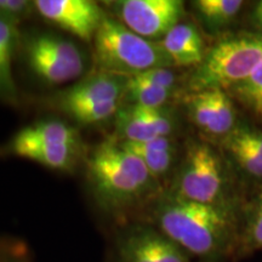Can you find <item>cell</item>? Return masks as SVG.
<instances>
[{
	"mask_svg": "<svg viewBox=\"0 0 262 262\" xmlns=\"http://www.w3.org/2000/svg\"><path fill=\"white\" fill-rule=\"evenodd\" d=\"M152 219L155 227L186 253L205 260L227 254L238 234L237 215L228 203L203 204L166 193L156 199Z\"/></svg>",
	"mask_w": 262,
	"mask_h": 262,
	"instance_id": "6da1fadb",
	"label": "cell"
},
{
	"mask_svg": "<svg viewBox=\"0 0 262 262\" xmlns=\"http://www.w3.org/2000/svg\"><path fill=\"white\" fill-rule=\"evenodd\" d=\"M86 176L95 201L112 215L125 214L160 195L159 182L118 139L104 140L91 150Z\"/></svg>",
	"mask_w": 262,
	"mask_h": 262,
	"instance_id": "7a4b0ae2",
	"label": "cell"
},
{
	"mask_svg": "<svg viewBox=\"0 0 262 262\" xmlns=\"http://www.w3.org/2000/svg\"><path fill=\"white\" fill-rule=\"evenodd\" d=\"M93 41L97 71L133 77L153 68L172 66L160 41L140 37L107 15Z\"/></svg>",
	"mask_w": 262,
	"mask_h": 262,
	"instance_id": "3957f363",
	"label": "cell"
},
{
	"mask_svg": "<svg viewBox=\"0 0 262 262\" xmlns=\"http://www.w3.org/2000/svg\"><path fill=\"white\" fill-rule=\"evenodd\" d=\"M262 66V33L225 39L206 52L189 79L194 91L231 89Z\"/></svg>",
	"mask_w": 262,
	"mask_h": 262,
	"instance_id": "277c9868",
	"label": "cell"
},
{
	"mask_svg": "<svg viewBox=\"0 0 262 262\" xmlns=\"http://www.w3.org/2000/svg\"><path fill=\"white\" fill-rule=\"evenodd\" d=\"M226 173L221 157L209 143L191 141L176 173L173 195L203 204H221L225 199Z\"/></svg>",
	"mask_w": 262,
	"mask_h": 262,
	"instance_id": "5b68a950",
	"label": "cell"
},
{
	"mask_svg": "<svg viewBox=\"0 0 262 262\" xmlns=\"http://www.w3.org/2000/svg\"><path fill=\"white\" fill-rule=\"evenodd\" d=\"M26 57L33 73L49 85L77 79L85 68L83 52L78 45L48 33L31 38L26 47Z\"/></svg>",
	"mask_w": 262,
	"mask_h": 262,
	"instance_id": "8992f818",
	"label": "cell"
},
{
	"mask_svg": "<svg viewBox=\"0 0 262 262\" xmlns=\"http://www.w3.org/2000/svg\"><path fill=\"white\" fill-rule=\"evenodd\" d=\"M111 6L118 21L153 41L165 37L185 15L180 0H119L111 3Z\"/></svg>",
	"mask_w": 262,
	"mask_h": 262,
	"instance_id": "52a82bcc",
	"label": "cell"
},
{
	"mask_svg": "<svg viewBox=\"0 0 262 262\" xmlns=\"http://www.w3.org/2000/svg\"><path fill=\"white\" fill-rule=\"evenodd\" d=\"M119 262H191L188 254L157 227L133 225L118 235Z\"/></svg>",
	"mask_w": 262,
	"mask_h": 262,
	"instance_id": "ba28073f",
	"label": "cell"
},
{
	"mask_svg": "<svg viewBox=\"0 0 262 262\" xmlns=\"http://www.w3.org/2000/svg\"><path fill=\"white\" fill-rule=\"evenodd\" d=\"M35 11L56 27L84 41L94 40L106 15L90 0H37Z\"/></svg>",
	"mask_w": 262,
	"mask_h": 262,
	"instance_id": "9c48e42d",
	"label": "cell"
},
{
	"mask_svg": "<svg viewBox=\"0 0 262 262\" xmlns=\"http://www.w3.org/2000/svg\"><path fill=\"white\" fill-rule=\"evenodd\" d=\"M125 75L97 71L58 95L56 106L64 114L81 108L123 103L127 83Z\"/></svg>",
	"mask_w": 262,
	"mask_h": 262,
	"instance_id": "30bf717a",
	"label": "cell"
},
{
	"mask_svg": "<svg viewBox=\"0 0 262 262\" xmlns=\"http://www.w3.org/2000/svg\"><path fill=\"white\" fill-rule=\"evenodd\" d=\"M118 140L145 142L159 137H171L176 126L172 113L166 107L150 108L125 103L116 114Z\"/></svg>",
	"mask_w": 262,
	"mask_h": 262,
	"instance_id": "8fae6325",
	"label": "cell"
},
{
	"mask_svg": "<svg viewBox=\"0 0 262 262\" xmlns=\"http://www.w3.org/2000/svg\"><path fill=\"white\" fill-rule=\"evenodd\" d=\"M189 119L212 136H226L235 127V110L225 90L194 91L186 100Z\"/></svg>",
	"mask_w": 262,
	"mask_h": 262,
	"instance_id": "7c38bea8",
	"label": "cell"
},
{
	"mask_svg": "<svg viewBox=\"0 0 262 262\" xmlns=\"http://www.w3.org/2000/svg\"><path fill=\"white\" fill-rule=\"evenodd\" d=\"M32 146L80 147V137L73 126L61 120H45L18 130L8 142L5 152L14 155L16 150Z\"/></svg>",
	"mask_w": 262,
	"mask_h": 262,
	"instance_id": "4fadbf2b",
	"label": "cell"
},
{
	"mask_svg": "<svg viewBox=\"0 0 262 262\" xmlns=\"http://www.w3.org/2000/svg\"><path fill=\"white\" fill-rule=\"evenodd\" d=\"M160 44L171 60L172 64L199 66L206 52L204 41L195 26L180 22L160 40Z\"/></svg>",
	"mask_w": 262,
	"mask_h": 262,
	"instance_id": "5bb4252c",
	"label": "cell"
},
{
	"mask_svg": "<svg viewBox=\"0 0 262 262\" xmlns=\"http://www.w3.org/2000/svg\"><path fill=\"white\" fill-rule=\"evenodd\" d=\"M119 142L142 160L148 171L158 182L160 179L168 175L176 160L178 149L171 137H159L145 142H129L119 140Z\"/></svg>",
	"mask_w": 262,
	"mask_h": 262,
	"instance_id": "9a60e30c",
	"label": "cell"
},
{
	"mask_svg": "<svg viewBox=\"0 0 262 262\" xmlns=\"http://www.w3.org/2000/svg\"><path fill=\"white\" fill-rule=\"evenodd\" d=\"M17 42V27L0 18V100L6 102H15L17 100V89L11 70Z\"/></svg>",
	"mask_w": 262,
	"mask_h": 262,
	"instance_id": "2e32d148",
	"label": "cell"
},
{
	"mask_svg": "<svg viewBox=\"0 0 262 262\" xmlns=\"http://www.w3.org/2000/svg\"><path fill=\"white\" fill-rule=\"evenodd\" d=\"M224 147L245 173L262 179V152L245 137L241 125L224 137Z\"/></svg>",
	"mask_w": 262,
	"mask_h": 262,
	"instance_id": "e0dca14e",
	"label": "cell"
},
{
	"mask_svg": "<svg viewBox=\"0 0 262 262\" xmlns=\"http://www.w3.org/2000/svg\"><path fill=\"white\" fill-rule=\"evenodd\" d=\"M79 152L80 147L73 146H32L16 150L14 156L29 159L45 168L68 171L77 164Z\"/></svg>",
	"mask_w": 262,
	"mask_h": 262,
	"instance_id": "ac0fdd59",
	"label": "cell"
},
{
	"mask_svg": "<svg viewBox=\"0 0 262 262\" xmlns=\"http://www.w3.org/2000/svg\"><path fill=\"white\" fill-rule=\"evenodd\" d=\"M196 14L209 29H220L237 17L243 6L241 0H196L193 3Z\"/></svg>",
	"mask_w": 262,
	"mask_h": 262,
	"instance_id": "d6986e66",
	"label": "cell"
},
{
	"mask_svg": "<svg viewBox=\"0 0 262 262\" xmlns=\"http://www.w3.org/2000/svg\"><path fill=\"white\" fill-rule=\"evenodd\" d=\"M171 95L172 91L157 86L139 75H133L127 78L124 102L136 106L159 108L165 107Z\"/></svg>",
	"mask_w": 262,
	"mask_h": 262,
	"instance_id": "ffe728a7",
	"label": "cell"
},
{
	"mask_svg": "<svg viewBox=\"0 0 262 262\" xmlns=\"http://www.w3.org/2000/svg\"><path fill=\"white\" fill-rule=\"evenodd\" d=\"M233 93L239 100L251 110L258 118H262V66L247 79L234 85Z\"/></svg>",
	"mask_w": 262,
	"mask_h": 262,
	"instance_id": "44dd1931",
	"label": "cell"
},
{
	"mask_svg": "<svg viewBox=\"0 0 262 262\" xmlns=\"http://www.w3.org/2000/svg\"><path fill=\"white\" fill-rule=\"evenodd\" d=\"M242 242L243 248L249 251L262 249V194L256 199L247 216Z\"/></svg>",
	"mask_w": 262,
	"mask_h": 262,
	"instance_id": "7402d4cb",
	"label": "cell"
},
{
	"mask_svg": "<svg viewBox=\"0 0 262 262\" xmlns=\"http://www.w3.org/2000/svg\"><path fill=\"white\" fill-rule=\"evenodd\" d=\"M35 11L34 2L29 0H0V18L14 26L27 19Z\"/></svg>",
	"mask_w": 262,
	"mask_h": 262,
	"instance_id": "603a6c76",
	"label": "cell"
},
{
	"mask_svg": "<svg viewBox=\"0 0 262 262\" xmlns=\"http://www.w3.org/2000/svg\"><path fill=\"white\" fill-rule=\"evenodd\" d=\"M136 75L143 78V79L149 81V83L157 85V86L172 91V93L176 86V83H178L176 75L172 70H170V67L153 68V70H148Z\"/></svg>",
	"mask_w": 262,
	"mask_h": 262,
	"instance_id": "cb8c5ba5",
	"label": "cell"
},
{
	"mask_svg": "<svg viewBox=\"0 0 262 262\" xmlns=\"http://www.w3.org/2000/svg\"><path fill=\"white\" fill-rule=\"evenodd\" d=\"M253 18H254V21H255V24H256V26H258V27L262 28V2H258L256 6H255Z\"/></svg>",
	"mask_w": 262,
	"mask_h": 262,
	"instance_id": "d4e9b609",
	"label": "cell"
},
{
	"mask_svg": "<svg viewBox=\"0 0 262 262\" xmlns=\"http://www.w3.org/2000/svg\"><path fill=\"white\" fill-rule=\"evenodd\" d=\"M0 262H17V261H16V260H10V258L0 257Z\"/></svg>",
	"mask_w": 262,
	"mask_h": 262,
	"instance_id": "484cf974",
	"label": "cell"
}]
</instances>
